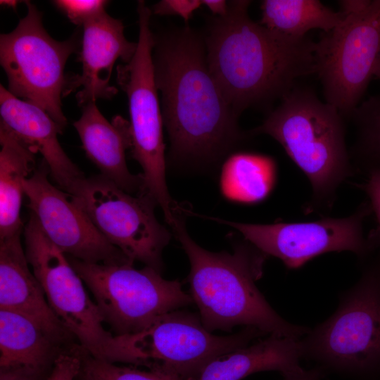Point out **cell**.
<instances>
[{"label": "cell", "instance_id": "6da1fadb", "mask_svg": "<svg viewBox=\"0 0 380 380\" xmlns=\"http://www.w3.org/2000/svg\"><path fill=\"white\" fill-rule=\"evenodd\" d=\"M153 61L172 162L211 167L253 136L240 129L210 72L198 32L186 26L154 34Z\"/></svg>", "mask_w": 380, "mask_h": 380}, {"label": "cell", "instance_id": "7a4b0ae2", "mask_svg": "<svg viewBox=\"0 0 380 380\" xmlns=\"http://www.w3.org/2000/svg\"><path fill=\"white\" fill-rule=\"evenodd\" d=\"M251 1L228 2L224 16L213 18L204 42L208 66L238 115L249 107L281 99L301 77L316 73V42L293 39L253 21Z\"/></svg>", "mask_w": 380, "mask_h": 380}, {"label": "cell", "instance_id": "3957f363", "mask_svg": "<svg viewBox=\"0 0 380 380\" xmlns=\"http://www.w3.org/2000/svg\"><path fill=\"white\" fill-rule=\"evenodd\" d=\"M184 208L170 224L190 262V295L198 308L203 326L231 331L241 325L265 334L300 339L310 328L291 324L269 304L255 281L262 274L267 255L245 240L232 253L211 252L200 246L185 227Z\"/></svg>", "mask_w": 380, "mask_h": 380}, {"label": "cell", "instance_id": "277c9868", "mask_svg": "<svg viewBox=\"0 0 380 380\" xmlns=\"http://www.w3.org/2000/svg\"><path fill=\"white\" fill-rule=\"evenodd\" d=\"M343 118L309 87L296 85L250 131L277 141L306 175L312 188L307 213L330 210L340 186L357 172L346 146Z\"/></svg>", "mask_w": 380, "mask_h": 380}, {"label": "cell", "instance_id": "5b68a950", "mask_svg": "<svg viewBox=\"0 0 380 380\" xmlns=\"http://www.w3.org/2000/svg\"><path fill=\"white\" fill-rule=\"evenodd\" d=\"M366 261L357 282L339 296L335 312L300 338L302 358L327 373L380 374V251Z\"/></svg>", "mask_w": 380, "mask_h": 380}, {"label": "cell", "instance_id": "8992f818", "mask_svg": "<svg viewBox=\"0 0 380 380\" xmlns=\"http://www.w3.org/2000/svg\"><path fill=\"white\" fill-rule=\"evenodd\" d=\"M25 251L46 300L80 347L92 357L110 363L137 366L123 338L104 327V322L84 283L63 253L46 235L30 212L24 228Z\"/></svg>", "mask_w": 380, "mask_h": 380}, {"label": "cell", "instance_id": "52a82bcc", "mask_svg": "<svg viewBox=\"0 0 380 380\" xmlns=\"http://www.w3.org/2000/svg\"><path fill=\"white\" fill-rule=\"evenodd\" d=\"M137 10L139 20L137 51L129 62L117 66L116 80L128 100L131 156L141 167L143 191L156 201L169 224L179 203L171 198L166 182L163 120L153 61L152 12L144 1H138Z\"/></svg>", "mask_w": 380, "mask_h": 380}, {"label": "cell", "instance_id": "ba28073f", "mask_svg": "<svg viewBox=\"0 0 380 380\" xmlns=\"http://www.w3.org/2000/svg\"><path fill=\"white\" fill-rule=\"evenodd\" d=\"M67 257L115 336L140 333L164 315L193 303L178 280H167L151 267L138 270L134 262L108 265Z\"/></svg>", "mask_w": 380, "mask_h": 380}, {"label": "cell", "instance_id": "9c48e42d", "mask_svg": "<svg viewBox=\"0 0 380 380\" xmlns=\"http://www.w3.org/2000/svg\"><path fill=\"white\" fill-rule=\"evenodd\" d=\"M24 3L25 16L13 31L0 35V64L7 77V89L44 110L64 129V70L68 58L79 47L78 37L76 34L65 41L54 39L43 25L41 12L30 1Z\"/></svg>", "mask_w": 380, "mask_h": 380}, {"label": "cell", "instance_id": "30bf717a", "mask_svg": "<svg viewBox=\"0 0 380 380\" xmlns=\"http://www.w3.org/2000/svg\"><path fill=\"white\" fill-rule=\"evenodd\" d=\"M70 196L111 244L161 272L170 233L157 220L158 205L149 194L134 196L99 174L80 181Z\"/></svg>", "mask_w": 380, "mask_h": 380}, {"label": "cell", "instance_id": "8fae6325", "mask_svg": "<svg viewBox=\"0 0 380 380\" xmlns=\"http://www.w3.org/2000/svg\"><path fill=\"white\" fill-rule=\"evenodd\" d=\"M380 55V0L345 16L316 42V74L325 101L350 118L374 76Z\"/></svg>", "mask_w": 380, "mask_h": 380}, {"label": "cell", "instance_id": "7c38bea8", "mask_svg": "<svg viewBox=\"0 0 380 380\" xmlns=\"http://www.w3.org/2000/svg\"><path fill=\"white\" fill-rule=\"evenodd\" d=\"M265 335L249 327L229 336L214 335L203 326L199 315L177 310L140 333L122 336L140 365L194 379L215 358Z\"/></svg>", "mask_w": 380, "mask_h": 380}, {"label": "cell", "instance_id": "4fadbf2b", "mask_svg": "<svg viewBox=\"0 0 380 380\" xmlns=\"http://www.w3.org/2000/svg\"><path fill=\"white\" fill-rule=\"evenodd\" d=\"M372 213L367 201L348 217H326L311 222L252 224L210 219L233 227L266 255L280 259L288 268L296 269L330 252L350 251L360 261H366L376 252L363 229L364 221Z\"/></svg>", "mask_w": 380, "mask_h": 380}, {"label": "cell", "instance_id": "5bb4252c", "mask_svg": "<svg viewBox=\"0 0 380 380\" xmlns=\"http://www.w3.org/2000/svg\"><path fill=\"white\" fill-rule=\"evenodd\" d=\"M42 159L25 182L27 206L49 239L66 255L108 265L134 262L111 244L70 194L53 185Z\"/></svg>", "mask_w": 380, "mask_h": 380}, {"label": "cell", "instance_id": "9a60e30c", "mask_svg": "<svg viewBox=\"0 0 380 380\" xmlns=\"http://www.w3.org/2000/svg\"><path fill=\"white\" fill-rule=\"evenodd\" d=\"M80 74L67 76L63 97L80 88L75 95L81 107L98 99H110L118 92L110 80L115 61L123 63L134 56L137 42L128 41L122 22L106 11L83 26Z\"/></svg>", "mask_w": 380, "mask_h": 380}, {"label": "cell", "instance_id": "2e32d148", "mask_svg": "<svg viewBox=\"0 0 380 380\" xmlns=\"http://www.w3.org/2000/svg\"><path fill=\"white\" fill-rule=\"evenodd\" d=\"M0 115L2 122L20 140L46 163L57 186L70 194L86 177L70 159L58 140L63 129L44 110L18 99L0 86Z\"/></svg>", "mask_w": 380, "mask_h": 380}, {"label": "cell", "instance_id": "e0dca14e", "mask_svg": "<svg viewBox=\"0 0 380 380\" xmlns=\"http://www.w3.org/2000/svg\"><path fill=\"white\" fill-rule=\"evenodd\" d=\"M20 236L0 239V309L26 316L61 345L73 336L53 312L30 269Z\"/></svg>", "mask_w": 380, "mask_h": 380}, {"label": "cell", "instance_id": "ac0fdd59", "mask_svg": "<svg viewBox=\"0 0 380 380\" xmlns=\"http://www.w3.org/2000/svg\"><path fill=\"white\" fill-rule=\"evenodd\" d=\"M87 157L100 175L129 194L143 192L141 173L134 175L127 167L125 151L132 147L129 122L120 115L109 122L96 102L82 106L80 118L74 122Z\"/></svg>", "mask_w": 380, "mask_h": 380}, {"label": "cell", "instance_id": "d6986e66", "mask_svg": "<svg viewBox=\"0 0 380 380\" xmlns=\"http://www.w3.org/2000/svg\"><path fill=\"white\" fill-rule=\"evenodd\" d=\"M301 359L300 339L270 335L215 358L194 380H241L265 371L283 376L301 369Z\"/></svg>", "mask_w": 380, "mask_h": 380}, {"label": "cell", "instance_id": "ffe728a7", "mask_svg": "<svg viewBox=\"0 0 380 380\" xmlns=\"http://www.w3.org/2000/svg\"><path fill=\"white\" fill-rule=\"evenodd\" d=\"M61 346L30 318L0 309V369L41 376L63 351Z\"/></svg>", "mask_w": 380, "mask_h": 380}, {"label": "cell", "instance_id": "44dd1931", "mask_svg": "<svg viewBox=\"0 0 380 380\" xmlns=\"http://www.w3.org/2000/svg\"><path fill=\"white\" fill-rule=\"evenodd\" d=\"M0 239L22 233L20 208L25 180L37 154L0 122Z\"/></svg>", "mask_w": 380, "mask_h": 380}, {"label": "cell", "instance_id": "7402d4cb", "mask_svg": "<svg viewBox=\"0 0 380 380\" xmlns=\"http://www.w3.org/2000/svg\"><path fill=\"white\" fill-rule=\"evenodd\" d=\"M277 172L276 163L270 156L248 152L232 153L221 168L220 192L234 203H258L274 189Z\"/></svg>", "mask_w": 380, "mask_h": 380}, {"label": "cell", "instance_id": "603a6c76", "mask_svg": "<svg viewBox=\"0 0 380 380\" xmlns=\"http://www.w3.org/2000/svg\"><path fill=\"white\" fill-rule=\"evenodd\" d=\"M260 8L261 25L293 39L305 37L313 29L328 32L345 18L317 0H265Z\"/></svg>", "mask_w": 380, "mask_h": 380}, {"label": "cell", "instance_id": "cb8c5ba5", "mask_svg": "<svg viewBox=\"0 0 380 380\" xmlns=\"http://www.w3.org/2000/svg\"><path fill=\"white\" fill-rule=\"evenodd\" d=\"M351 119L356 128L355 141L350 151L357 172L380 167V95L374 96L353 110Z\"/></svg>", "mask_w": 380, "mask_h": 380}, {"label": "cell", "instance_id": "d4e9b609", "mask_svg": "<svg viewBox=\"0 0 380 380\" xmlns=\"http://www.w3.org/2000/svg\"><path fill=\"white\" fill-rule=\"evenodd\" d=\"M81 353V373L91 380H194L183 379L154 367L144 370L101 361L92 357L82 348Z\"/></svg>", "mask_w": 380, "mask_h": 380}, {"label": "cell", "instance_id": "484cf974", "mask_svg": "<svg viewBox=\"0 0 380 380\" xmlns=\"http://www.w3.org/2000/svg\"><path fill=\"white\" fill-rule=\"evenodd\" d=\"M52 2L72 23L80 26L106 12L109 3L103 0H56Z\"/></svg>", "mask_w": 380, "mask_h": 380}, {"label": "cell", "instance_id": "4316f807", "mask_svg": "<svg viewBox=\"0 0 380 380\" xmlns=\"http://www.w3.org/2000/svg\"><path fill=\"white\" fill-rule=\"evenodd\" d=\"M365 174V181L358 184V187L367 196L377 223L376 227L372 229L367 236L376 251H380V167L370 169Z\"/></svg>", "mask_w": 380, "mask_h": 380}, {"label": "cell", "instance_id": "83f0119b", "mask_svg": "<svg viewBox=\"0 0 380 380\" xmlns=\"http://www.w3.org/2000/svg\"><path fill=\"white\" fill-rule=\"evenodd\" d=\"M82 367L81 348L63 350L56 358L46 380H76Z\"/></svg>", "mask_w": 380, "mask_h": 380}, {"label": "cell", "instance_id": "f1b7e54d", "mask_svg": "<svg viewBox=\"0 0 380 380\" xmlns=\"http://www.w3.org/2000/svg\"><path fill=\"white\" fill-rule=\"evenodd\" d=\"M201 5L200 0H161L151 9L154 15H179L188 21Z\"/></svg>", "mask_w": 380, "mask_h": 380}, {"label": "cell", "instance_id": "f546056e", "mask_svg": "<svg viewBox=\"0 0 380 380\" xmlns=\"http://www.w3.org/2000/svg\"><path fill=\"white\" fill-rule=\"evenodd\" d=\"M327 374V372L324 368L317 365L310 369L301 368L282 376L284 380H322Z\"/></svg>", "mask_w": 380, "mask_h": 380}, {"label": "cell", "instance_id": "4dcf8cb0", "mask_svg": "<svg viewBox=\"0 0 380 380\" xmlns=\"http://www.w3.org/2000/svg\"><path fill=\"white\" fill-rule=\"evenodd\" d=\"M372 0H341L338 1L339 12L343 15L359 13L367 8Z\"/></svg>", "mask_w": 380, "mask_h": 380}, {"label": "cell", "instance_id": "1f68e13d", "mask_svg": "<svg viewBox=\"0 0 380 380\" xmlns=\"http://www.w3.org/2000/svg\"><path fill=\"white\" fill-rule=\"evenodd\" d=\"M39 377L25 371L0 369V380H39Z\"/></svg>", "mask_w": 380, "mask_h": 380}, {"label": "cell", "instance_id": "d6a6232c", "mask_svg": "<svg viewBox=\"0 0 380 380\" xmlns=\"http://www.w3.org/2000/svg\"><path fill=\"white\" fill-rule=\"evenodd\" d=\"M205 5L213 14L224 16L228 10V2L224 0H203Z\"/></svg>", "mask_w": 380, "mask_h": 380}, {"label": "cell", "instance_id": "836d02e7", "mask_svg": "<svg viewBox=\"0 0 380 380\" xmlns=\"http://www.w3.org/2000/svg\"><path fill=\"white\" fill-rule=\"evenodd\" d=\"M18 1H13V0H9V1H1L0 4L3 6H6L7 7H11L13 9H15L17 7V5L18 4Z\"/></svg>", "mask_w": 380, "mask_h": 380}, {"label": "cell", "instance_id": "e575fe53", "mask_svg": "<svg viewBox=\"0 0 380 380\" xmlns=\"http://www.w3.org/2000/svg\"><path fill=\"white\" fill-rule=\"evenodd\" d=\"M374 77L380 80V55L379 56L375 70H374Z\"/></svg>", "mask_w": 380, "mask_h": 380}, {"label": "cell", "instance_id": "d590c367", "mask_svg": "<svg viewBox=\"0 0 380 380\" xmlns=\"http://www.w3.org/2000/svg\"><path fill=\"white\" fill-rule=\"evenodd\" d=\"M80 377L81 378L82 380H91L89 378H88L87 376H86L82 373H80Z\"/></svg>", "mask_w": 380, "mask_h": 380}]
</instances>
